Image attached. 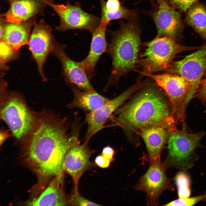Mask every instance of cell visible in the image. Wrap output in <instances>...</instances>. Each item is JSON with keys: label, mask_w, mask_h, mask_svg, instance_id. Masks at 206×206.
Instances as JSON below:
<instances>
[{"label": "cell", "mask_w": 206, "mask_h": 206, "mask_svg": "<svg viewBox=\"0 0 206 206\" xmlns=\"http://www.w3.org/2000/svg\"><path fill=\"white\" fill-rule=\"evenodd\" d=\"M166 169L160 157L150 161L146 172L135 186L136 189L145 193L147 205H157L159 197L163 192L174 190L173 185L166 174Z\"/></svg>", "instance_id": "30bf717a"}, {"label": "cell", "mask_w": 206, "mask_h": 206, "mask_svg": "<svg viewBox=\"0 0 206 206\" xmlns=\"http://www.w3.org/2000/svg\"><path fill=\"white\" fill-rule=\"evenodd\" d=\"M150 78L164 91L170 103L173 116L176 122L185 124V102L189 94V87L186 80L182 76L172 73L160 74L144 73L141 75Z\"/></svg>", "instance_id": "8992f818"}, {"label": "cell", "mask_w": 206, "mask_h": 206, "mask_svg": "<svg viewBox=\"0 0 206 206\" xmlns=\"http://www.w3.org/2000/svg\"><path fill=\"white\" fill-rule=\"evenodd\" d=\"M33 26L28 44L29 48L42 80L45 81L47 79L44 74L43 67L48 55L52 52L56 41L51 27L43 20L38 22L34 21Z\"/></svg>", "instance_id": "7c38bea8"}, {"label": "cell", "mask_w": 206, "mask_h": 206, "mask_svg": "<svg viewBox=\"0 0 206 206\" xmlns=\"http://www.w3.org/2000/svg\"><path fill=\"white\" fill-rule=\"evenodd\" d=\"M65 48L64 45L56 41L52 53L61 63L62 73L67 83L76 86L82 90H95L80 62L75 61L68 57L65 53Z\"/></svg>", "instance_id": "9a60e30c"}, {"label": "cell", "mask_w": 206, "mask_h": 206, "mask_svg": "<svg viewBox=\"0 0 206 206\" xmlns=\"http://www.w3.org/2000/svg\"><path fill=\"white\" fill-rule=\"evenodd\" d=\"M63 173L56 176L37 197L27 204L28 206H60L69 205L68 199L63 186Z\"/></svg>", "instance_id": "ac0fdd59"}, {"label": "cell", "mask_w": 206, "mask_h": 206, "mask_svg": "<svg viewBox=\"0 0 206 206\" xmlns=\"http://www.w3.org/2000/svg\"><path fill=\"white\" fill-rule=\"evenodd\" d=\"M69 205L76 206H100L99 205L90 201L81 196L78 191H74L73 192L68 199Z\"/></svg>", "instance_id": "4316f807"}, {"label": "cell", "mask_w": 206, "mask_h": 206, "mask_svg": "<svg viewBox=\"0 0 206 206\" xmlns=\"http://www.w3.org/2000/svg\"><path fill=\"white\" fill-rule=\"evenodd\" d=\"M34 20L29 19L20 23L8 22L4 25L2 40L13 49L19 50L28 44Z\"/></svg>", "instance_id": "d6986e66"}, {"label": "cell", "mask_w": 206, "mask_h": 206, "mask_svg": "<svg viewBox=\"0 0 206 206\" xmlns=\"http://www.w3.org/2000/svg\"><path fill=\"white\" fill-rule=\"evenodd\" d=\"M111 161L104 157L102 155L96 156L95 159V164L99 167L102 168H106L109 167Z\"/></svg>", "instance_id": "f546056e"}, {"label": "cell", "mask_w": 206, "mask_h": 206, "mask_svg": "<svg viewBox=\"0 0 206 206\" xmlns=\"http://www.w3.org/2000/svg\"><path fill=\"white\" fill-rule=\"evenodd\" d=\"M135 20L121 23L112 38L108 52L112 60L111 74L105 89L116 84L120 78L137 67L141 43L140 30Z\"/></svg>", "instance_id": "3957f363"}, {"label": "cell", "mask_w": 206, "mask_h": 206, "mask_svg": "<svg viewBox=\"0 0 206 206\" xmlns=\"http://www.w3.org/2000/svg\"><path fill=\"white\" fill-rule=\"evenodd\" d=\"M185 127L170 132L167 140L168 154L164 162L166 169L174 168L186 171L191 169L198 157L195 153L205 133H190Z\"/></svg>", "instance_id": "5b68a950"}, {"label": "cell", "mask_w": 206, "mask_h": 206, "mask_svg": "<svg viewBox=\"0 0 206 206\" xmlns=\"http://www.w3.org/2000/svg\"><path fill=\"white\" fill-rule=\"evenodd\" d=\"M175 179L179 198L189 197L191 193V180L189 175L186 171H182L177 173Z\"/></svg>", "instance_id": "cb8c5ba5"}, {"label": "cell", "mask_w": 206, "mask_h": 206, "mask_svg": "<svg viewBox=\"0 0 206 206\" xmlns=\"http://www.w3.org/2000/svg\"><path fill=\"white\" fill-rule=\"evenodd\" d=\"M146 85L144 80L138 82L117 97L110 99L100 107L87 113L85 121L88 127L85 141L88 142L94 135L105 127L106 122L114 112L132 94L140 90Z\"/></svg>", "instance_id": "8fae6325"}, {"label": "cell", "mask_w": 206, "mask_h": 206, "mask_svg": "<svg viewBox=\"0 0 206 206\" xmlns=\"http://www.w3.org/2000/svg\"><path fill=\"white\" fill-rule=\"evenodd\" d=\"M59 16L60 24L56 29L61 31L79 29L92 32L100 25V18L84 11L78 3L69 2L64 4L54 3L52 0H45Z\"/></svg>", "instance_id": "9c48e42d"}, {"label": "cell", "mask_w": 206, "mask_h": 206, "mask_svg": "<svg viewBox=\"0 0 206 206\" xmlns=\"http://www.w3.org/2000/svg\"><path fill=\"white\" fill-rule=\"evenodd\" d=\"M170 132L160 126H153L142 129L140 135L146 146L150 161L160 157Z\"/></svg>", "instance_id": "ffe728a7"}, {"label": "cell", "mask_w": 206, "mask_h": 206, "mask_svg": "<svg viewBox=\"0 0 206 206\" xmlns=\"http://www.w3.org/2000/svg\"><path fill=\"white\" fill-rule=\"evenodd\" d=\"M114 149L110 146H107L103 148L101 155L112 161L114 159Z\"/></svg>", "instance_id": "4dcf8cb0"}, {"label": "cell", "mask_w": 206, "mask_h": 206, "mask_svg": "<svg viewBox=\"0 0 206 206\" xmlns=\"http://www.w3.org/2000/svg\"><path fill=\"white\" fill-rule=\"evenodd\" d=\"M3 103L1 117L13 135L19 139L32 132L37 122L34 115L18 96H10Z\"/></svg>", "instance_id": "ba28073f"}, {"label": "cell", "mask_w": 206, "mask_h": 206, "mask_svg": "<svg viewBox=\"0 0 206 206\" xmlns=\"http://www.w3.org/2000/svg\"><path fill=\"white\" fill-rule=\"evenodd\" d=\"M0 62L6 64L18 56L19 50L13 49L2 40H0Z\"/></svg>", "instance_id": "484cf974"}, {"label": "cell", "mask_w": 206, "mask_h": 206, "mask_svg": "<svg viewBox=\"0 0 206 206\" xmlns=\"http://www.w3.org/2000/svg\"><path fill=\"white\" fill-rule=\"evenodd\" d=\"M7 11L3 15L8 22L20 23L43 11L45 0H10Z\"/></svg>", "instance_id": "2e32d148"}, {"label": "cell", "mask_w": 206, "mask_h": 206, "mask_svg": "<svg viewBox=\"0 0 206 206\" xmlns=\"http://www.w3.org/2000/svg\"><path fill=\"white\" fill-rule=\"evenodd\" d=\"M64 119L41 118L30 134L27 158L41 176H56L62 173L65 155L78 138V133H68Z\"/></svg>", "instance_id": "7a4b0ae2"}, {"label": "cell", "mask_w": 206, "mask_h": 206, "mask_svg": "<svg viewBox=\"0 0 206 206\" xmlns=\"http://www.w3.org/2000/svg\"><path fill=\"white\" fill-rule=\"evenodd\" d=\"M144 46V50L139 55L137 66L142 71L134 70L141 75L144 73L166 71L177 54L197 49L201 47L183 45L167 36L156 37L145 43Z\"/></svg>", "instance_id": "277c9868"}, {"label": "cell", "mask_w": 206, "mask_h": 206, "mask_svg": "<svg viewBox=\"0 0 206 206\" xmlns=\"http://www.w3.org/2000/svg\"><path fill=\"white\" fill-rule=\"evenodd\" d=\"M166 95L156 84L150 83L114 112L109 118L112 126L121 128L136 146L138 144L136 135L145 128L160 126L170 133L177 130Z\"/></svg>", "instance_id": "6da1fadb"}, {"label": "cell", "mask_w": 206, "mask_h": 206, "mask_svg": "<svg viewBox=\"0 0 206 206\" xmlns=\"http://www.w3.org/2000/svg\"><path fill=\"white\" fill-rule=\"evenodd\" d=\"M101 9L100 23L108 25L111 21L125 19L129 21L135 17V13L132 9L122 6L119 0H99Z\"/></svg>", "instance_id": "7402d4cb"}, {"label": "cell", "mask_w": 206, "mask_h": 206, "mask_svg": "<svg viewBox=\"0 0 206 206\" xmlns=\"http://www.w3.org/2000/svg\"><path fill=\"white\" fill-rule=\"evenodd\" d=\"M68 84L74 95L73 100L68 105L69 108H78L84 111L90 112L100 107L110 99L100 95L95 90H80L73 84Z\"/></svg>", "instance_id": "44dd1931"}, {"label": "cell", "mask_w": 206, "mask_h": 206, "mask_svg": "<svg viewBox=\"0 0 206 206\" xmlns=\"http://www.w3.org/2000/svg\"><path fill=\"white\" fill-rule=\"evenodd\" d=\"M88 142L85 141L81 144L78 138L67 152L63 161V171L71 176L75 191H78L79 180L91 165L90 158L93 152L88 146Z\"/></svg>", "instance_id": "5bb4252c"}, {"label": "cell", "mask_w": 206, "mask_h": 206, "mask_svg": "<svg viewBox=\"0 0 206 206\" xmlns=\"http://www.w3.org/2000/svg\"><path fill=\"white\" fill-rule=\"evenodd\" d=\"M9 0L10 1V0Z\"/></svg>", "instance_id": "836d02e7"}, {"label": "cell", "mask_w": 206, "mask_h": 206, "mask_svg": "<svg viewBox=\"0 0 206 206\" xmlns=\"http://www.w3.org/2000/svg\"><path fill=\"white\" fill-rule=\"evenodd\" d=\"M199 0H169V3L175 9L185 12Z\"/></svg>", "instance_id": "83f0119b"}, {"label": "cell", "mask_w": 206, "mask_h": 206, "mask_svg": "<svg viewBox=\"0 0 206 206\" xmlns=\"http://www.w3.org/2000/svg\"><path fill=\"white\" fill-rule=\"evenodd\" d=\"M157 6L149 13L157 29L156 37H169L177 41L181 39L183 26L180 13L167 0H157Z\"/></svg>", "instance_id": "4fadbf2b"}, {"label": "cell", "mask_w": 206, "mask_h": 206, "mask_svg": "<svg viewBox=\"0 0 206 206\" xmlns=\"http://www.w3.org/2000/svg\"><path fill=\"white\" fill-rule=\"evenodd\" d=\"M206 70V43L181 60L172 62L166 71L183 77L189 84V92L185 102L187 106L194 98Z\"/></svg>", "instance_id": "52a82bcc"}, {"label": "cell", "mask_w": 206, "mask_h": 206, "mask_svg": "<svg viewBox=\"0 0 206 206\" xmlns=\"http://www.w3.org/2000/svg\"><path fill=\"white\" fill-rule=\"evenodd\" d=\"M204 75L205 78L201 80L194 98H198L200 100L202 104L205 106L206 101V70Z\"/></svg>", "instance_id": "f1b7e54d"}, {"label": "cell", "mask_w": 206, "mask_h": 206, "mask_svg": "<svg viewBox=\"0 0 206 206\" xmlns=\"http://www.w3.org/2000/svg\"><path fill=\"white\" fill-rule=\"evenodd\" d=\"M149 0L151 3V5L153 7V8H155L156 7V5H155L154 0Z\"/></svg>", "instance_id": "d6a6232c"}, {"label": "cell", "mask_w": 206, "mask_h": 206, "mask_svg": "<svg viewBox=\"0 0 206 206\" xmlns=\"http://www.w3.org/2000/svg\"><path fill=\"white\" fill-rule=\"evenodd\" d=\"M185 19L187 24L206 41V6L195 3L188 9Z\"/></svg>", "instance_id": "603a6c76"}, {"label": "cell", "mask_w": 206, "mask_h": 206, "mask_svg": "<svg viewBox=\"0 0 206 206\" xmlns=\"http://www.w3.org/2000/svg\"><path fill=\"white\" fill-rule=\"evenodd\" d=\"M206 201V191L201 195L185 199L179 198L164 205L165 206H193L201 201Z\"/></svg>", "instance_id": "d4e9b609"}, {"label": "cell", "mask_w": 206, "mask_h": 206, "mask_svg": "<svg viewBox=\"0 0 206 206\" xmlns=\"http://www.w3.org/2000/svg\"><path fill=\"white\" fill-rule=\"evenodd\" d=\"M107 26L100 23L91 33L92 39L89 53L84 60L80 62L90 79L95 75V66L99 58L108 51L106 34Z\"/></svg>", "instance_id": "e0dca14e"}, {"label": "cell", "mask_w": 206, "mask_h": 206, "mask_svg": "<svg viewBox=\"0 0 206 206\" xmlns=\"http://www.w3.org/2000/svg\"><path fill=\"white\" fill-rule=\"evenodd\" d=\"M3 133L4 132H2V134H1V144L2 142H3L5 138L7 137V135H8V134H7V133Z\"/></svg>", "instance_id": "1f68e13d"}]
</instances>
